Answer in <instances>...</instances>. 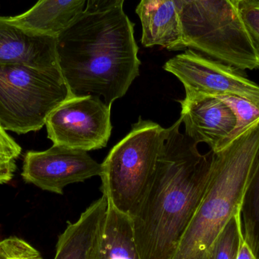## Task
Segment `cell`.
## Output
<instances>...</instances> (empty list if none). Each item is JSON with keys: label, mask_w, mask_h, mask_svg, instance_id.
Segmentation results:
<instances>
[{"label": "cell", "mask_w": 259, "mask_h": 259, "mask_svg": "<svg viewBox=\"0 0 259 259\" xmlns=\"http://www.w3.org/2000/svg\"><path fill=\"white\" fill-rule=\"evenodd\" d=\"M181 124L164 131L152 185L131 217L141 259L174 258L209 183L214 152L201 153Z\"/></svg>", "instance_id": "cell-1"}, {"label": "cell", "mask_w": 259, "mask_h": 259, "mask_svg": "<svg viewBox=\"0 0 259 259\" xmlns=\"http://www.w3.org/2000/svg\"><path fill=\"white\" fill-rule=\"evenodd\" d=\"M138 51L134 23L123 9L83 12L57 36L59 66L71 97L94 96L110 107L140 74Z\"/></svg>", "instance_id": "cell-2"}, {"label": "cell", "mask_w": 259, "mask_h": 259, "mask_svg": "<svg viewBox=\"0 0 259 259\" xmlns=\"http://www.w3.org/2000/svg\"><path fill=\"white\" fill-rule=\"evenodd\" d=\"M258 155L259 119L214 152L206 191L173 259H211L219 235L240 211Z\"/></svg>", "instance_id": "cell-3"}, {"label": "cell", "mask_w": 259, "mask_h": 259, "mask_svg": "<svg viewBox=\"0 0 259 259\" xmlns=\"http://www.w3.org/2000/svg\"><path fill=\"white\" fill-rule=\"evenodd\" d=\"M165 129L139 118L102 163L101 190L118 211L132 217L147 195Z\"/></svg>", "instance_id": "cell-4"}, {"label": "cell", "mask_w": 259, "mask_h": 259, "mask_svg": "<svg viewBox=\"0 0 259 259\" xmlns=\"http://www.w3.org/2000/svg\"><path fill=\"white\" fill-rule=\"evenodd\" d=\"M71 97L60 69L0 65V124L18 134L37 131Z\"/></svg>", "instance_id": "cell-5"}, {"label": "cell", "mask_w": 259, "mask_h": 259, "mask_svg": "<svg viewBox=\"0 0 259 259\" xmlns=\"http://www.w3.org/2000/svg\"><path fill=\"white\" fill-rule=\"evenodd\" d=\"M163 68L179 79L187 97L236 96L259 108V85L232 65L189 49L169 59Z\"/></svg>", "instance_id": "cell-6"}, {"label": "cell", "mask_w": 259, "mask_h": 259, "mask_svg": "<svg viewBox=\"0 0 259 259\" xmlns=\"http://www.w3.org/2000/svg\"><path fill=\"white\" fill-rule=\"evenodd\" d=\"M53 145L88 152L107 146L112 134L111 107L100 97H70L47 118Z\"/></svg>", "instance_id": "cell-7"}, {"label": "cell", "mask_w": 259, "mask_h": 259, "mask_svg": "<svg viewBox=\"0 0 259 259\" xmlns=\"http://www.w3.org/2000/svg\"><path fill=\"white\" fill-rule=\"evenodd\" d=\"M101 173V164L86 151L53 145L47 150L26 152L21 177L41 190L62 195L66 186Z\"/></svg>", "instance_id": "cell-8"}, {"label": "cell", "mask_w": 259, "mask_h": 259, "mask_svg": "<svg viewBox=\"0 0 259 259\" xmlns=\"http://www.w3.org/2000/svg\"><path fill=\"white\" fill-rule=\"evenodd\" d=\"M179 103L185 134L212 152L220 150L237 124L232 109L216 97H186Z\"/></svg>", "instance_id": "cell-9"}, {"label": "cell", "mask_w": 259, "mask_h": 259, "mask_svg": "<svg viewBox=\"0 0 259 259\" xmlns=\"http://www.w3.org/2000/svg\"><path fill=\"white\" fill-rule=\"evenodd\" d=\"M60 69L57 37L15 25L0 16V65Z\"/></svg>", "instance_id": "cell-10"}, {"label": "cell", "mask_w": 259, "mask_h": 259, "mask_svg": "<svg viewBox=\"0 0 259 259\" xmlns=\"http://www.w3.org/2000/svg\"><path fill=\"white\" fill-rule=\"evenodd\" d=\"M109 199L103 194L60 234L54 259H94L107 215Z\"/></svg>", "instance_id": "cell-11"}, {"label": "cell", "mask_w": 259, "mask_h": 259, "mask_svg": "<svg viewBox=\"0 0 259 259\" xmlns=\"http://www.w3.org/2000/svg\"><path fill=\"white\" fill-rule=\"evenodd\" d=\"M136 13L141 22V42L145 47L159 46L170 51L187 48L174 0H140Z\"/></svg>", "instance_id": "cell-12"}, {"label": "cell", "mask_w": 259, "mask_h": 259, "mask_svg": "<svg viewBox=\"0 0 259 259\" xmlns=\"http://www.w3.org/2000/svg\"><path fill=\"white\" fill-rule=\"evenodd\" d=\"M87 0H38L24 13L5 18L23 28L57 37L84 12Z\"/></svg>", "instance_id": "cell-13"}, {"label": "cell", "mask_w": 259, "mask_h": 259, "mask_svg": "<svg viewBox=\"0 0 259 259\" xmlns=\"http://www.w3.org/2000/svg\"><path fill=\"white\" fill-rule=\"evenodd\" d=\"M94 259H141L134 237L132 219L118 211L109 202Z\"/></svg>", "instance_id": "cell-14"}, {"label": "cell", "mask_w": 259, "mask_h": 259, "mask_svg": "<svg viewBox=\"0 0 259 259\" xmlns=\"http://www.w3.org/2000/svg\"><path fill=\"white\" fill-rule=\"evenodd\" d=\"M226 0H174L182 25L184 44L196 50L223 12Z\"/></svg>", "instance_id": "cell-15"}, {"label": "cell", "mask_w": 259, "mask_h": 259, "mask_svg": "<svg viewBox=\"0 0 259 259\" xmlns=\"http://www.w3.org/2000/svg\"><path fill=\"white\" fill-rule=\"evenodd\" d=\"M240 222L243 240L259 259V155L242 200Z\"/></svg>", "instance_id": "cell-16"}, {"label": "cell", "mask_w": 259, "mask_h": 259, "mask_svg": "<svg viewBox=\"0 0 259 259\" xmlns=\"http://www.w3.org/2000/svg\"><path fill=\"white\" fill-rule=\"evenodd\" d=\"M240 211L234 214L221 233L213 248L211 259H237L243 242Z\"/></svg>", "instance_id": "cell-17"}, {"label": "cell", "mask_w": 259, "mask_h": 259, "mask_svg": "<svg viewBox=\"0 0 259 259\" xmlns=\"http://www.w3.org/2000/svg\"><path fill=\"white\" fill-rule=\"evenodd\" d=\"M218 98L231 108L237 118L235 128L225 141L224 146L240 137L259 119V108L249 100L236 96H218ZM222 147V148H223Z\"/></svg>", "instance_id": "cell-18"}, {"label": "cell", "mask_w": 259, "mask_h": 259, "mask_svg": "<svg viewBox=\"0 0 259 259\" xmlns=\"http://www.w3.org/2000/svg\"><path fill=\"white\" fill-rule=\"evenodd\" d=\"M21 154L20 145L0 124V184L13 179L16 171V160Z\"/></svg>", "instance_id": "cell-19"}, {"label": "cell", "mask_w": 259, "mask_h": 259, "mask_svg": "<svg viewBox=\"0 0 259 259\" xmlns=\"http://www.w3.org/2000/svg\"><path fill=\"white\" fill-rule=\"evenodd\" d=\"M0 259H44L39 251L17 237L0 241Z\"/></svg>", "instance_id": "cell-20"}, {"label": "cell", "mask_w": 259, "mask_h": 259, "mask_svg": "<svg viewBox=\"0 0 259 259\" xmlns=\"http://www.w3.org/2000/svg\"><path fill=\"white\" fill-rule=\"evenodd\" d=\"M239 9L245 26L259 50V0L243 3Z\"/></svg>", "instance_id": "cell-21"}, {"label": "cell", "mask_w": 259, "mask_h": 259, "mask_svg": "<svg viewBox=\"0 0 259 259\" xmlns=\"http://www.w3.org/2000/svg\"><path fill=\"white\" fill-rule=\"evenodd\" d=\"M125 0H87L85 12L97 13L115 9H123Z\"/></svg>", "instance_id": "cell-22"}, {"label": "cell", "mask_w": 259, "mask_h": 259, "mask_svg": "<svg viewBox=\"0 0 259 259\" xmlns=\"http://www.w3.org/2000/svg\"><path fill=\"white\" fill-rule=\"evenodd\" d=\"M237 259H256L252 254L251 249H249V246L246 244V242L243 240L241 246H240V252H239L238 258Z\"/></svg>", "instance_id": "cell-23"}, {"label": "cell", "mask_w": 259, "mask_h": 259, "mask_svg": "<svg viewBox=\"0 0 259 259\" xmlns=\"http://www.w3.org/2000/svg\"><path fill=\"white\" fill-rule=\"evenodd\" d=\"M234 6H237V8H240L243 3H248V2L254 1V0H230Z\"/></svg>", "instance_id": "cell-24"}]
</instances>
